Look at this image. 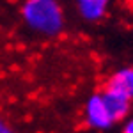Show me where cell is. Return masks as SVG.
<instances>
[{
    "instance_id": "5",
    "label": "cell",
    "mask_w": 133,
    "mask_h": 133,
    "mask_svg": "<svg viewBox=\"0 0 133 133\" xmlns=\"http://www.w3.org/2000/svg\"><path fill=\"white\" fill-rule=\"evenodd\" d=\"M105 85L119 89L133 98V68H121L107 80Z\"/></svg>"
},
{
    "instance_id": "7",
    "label": "cell",
    "mask_w": 133,
    "mask_h": 133,
    "mask_svg": "<svg viewBox=\"0 0 133 133\" xmlns=\"http://www.w3.org/2000/svg\"><path fill=\"white\" fill-rule=\"evenodd\" d=\"M0 133H16L11 126L5 124V121H2V117H0Z\"/></svg>"
},
{
    "instance_id": "3",
    "label": "cell",
    "mask_w": 133,
    "mask_h": 133,
    "mask_svg": "<svg viewBox=\"0 0 133 133\" xmlns=\"http://www.w3.org/2000/svg\"><path fill=\"white\" fill-rule=\"evenodd\" d=\"M101 96H103L105 105H107V108H108V112H110V115L114 117L115 123L124 121L130 115V110H131V105H133V98L130 94L105 85L101 91Z\"/></svg>"
},
{
    "instance_id": "2",
    "label": "cell",
    "mask_w": 133,
    "mask_h": 133,
    "mask_svg": "<svg viewBox=\"0 0 133 133\" xmlns=\"http://www.w3.org/2000/svg\"><path fill=\"white\" fill-rule=\"evenodd\" d=\"M83 121L85 124L91 128V130H96V131H105V130H110L115 121L110 115L107 105H105V99L101 96V91L94 92L87 98V101L83 105Z\"/></svg>"
},
{
    "instance_id": "6",
    "label": "cell",
    "mask_w": 133,
    "mask_h": 133,
    "mask_svg": "<svg viewBox=\"0 0 133 133\" xmlns=\"http://www.w3.org/2000/svg\"><path fill=\"white\" fill-rule=\"evenodd\" d=\"M121 133H133V114H131V115H128V117L124 119V124H123Z\"/></svg>"
},
{
    "instance_id": "4",
    "label": "cell",
    "mask_w": 133,
    "mask_h": 133,
    "mask_svg": "<svg viewBox=\"0 0 133 133\" xmlns=\"http://www.w3.org/2000/svg\"><path fill=\"white\" fill-rule=\"evenodd\" d=\"M112 0H76V11L80 18L89 23H96L105 18Z\"/></svg>"
},
{
    "instance_id": "1",
    "label": "cell",
    "mask_w": 133,
    "mask_h": 133,
    "mask_svg": "<svg viewBox=\"0 0 133 133\" xmlns=\"http://www.w3.org/2000/svg\"><path fill=\"white\" fill-rule=\"evenodd\" d=\"M21 18L32 32L46 37L59 36L64 29V11L57 0H25Z\"/></svg>"
}]
</instances>
